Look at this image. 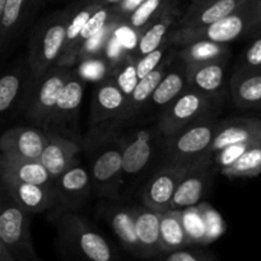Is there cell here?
<instances>
[{
	"label": "cell",
	"mask_w": 261,
	"mask_h": 261,
	"mask_svg": "<svg viewBox=\"0 0 261 261\" xmlns=\"http://www.w3.org/2000/svg\"><path fill=\"white\" fill-rule=\"evenodd\" d=\"M161 135L157 126L137 129L122 139V175L137 176L145 170Z\"/></svg>",
	"instance_id": "30bf717a"
},
{
	"label": "cell",
	"mask_w": 261,
	"mask_h": 261,
	"mask_svg": "<svg viewBox=\"0 0 261 261\" xmlns=\"http://www.w3.org/2000/svg\"><path fill=\"white\" fill-rule=\"evenodd\" d=\"M47 139V132L38 127L17 126L0 137V152L25 160L38 161Z\"/></svg>",
	"instance_id": "5bb4252c"
},
{
	"label": "cell",
	"mask_w": 261,
	"mask_h": 261,
	"mask_svg": "<svg viewBox=\"0 0 261 261\" xmlns=\"http://www.w3.org/2000/svg\"><path fill=\"white\" fill-rule=\"evenodd\" d=\"M30 216L0 182V240L15 261L38 259L31 239Z\"/></svg>",
	"instance_id": "277c9868"
},
{
	"label": "cell",
	"mask_w": 261,
	"mask_h": 261,
	"mask_svg": "<svg viewBox=\"0 0 261 261\" xmlns=\"http://www.w3.org/2000/svg\"><path fill=\"white\" fill-rule=\"evenodd\" d=\"M81 145L70 138L47 132V139L41 153L40 162L55 180L69 167L78 162Z\"/></svg>",
	"instance_id": "9a60e30c"
},
{
	"label": "cell",
	"mask_w": 261,
	"mask_h": 261,
	"mask_svg": "<svg viewBox=\"0 0 261 261\" xmlns=\"http://www.w3.org/2000/svg\"><path fill=\"white\" fill-rule=\"evenodd\" d=\"M55 189L59 203L64 204L68 209L78 206L91 193V175L78 161L55 178Z\"/></svg>",
	"instance_id": "2e32d148"
},
{
	"label": "cell",
	"mask_w": 261,
	"mask_h": 261,
	"mask_svg": "<svg viewBox=\"0 0 261 261\" xmlns=\"http://www.w3.org/2000/svg\"><path fill=\"white\" fill-rule=\"evenodd\" d=\"M93 2L98 3L101 5H107V7H115L116 4H119L121 0H93Z\"/></svg>",
	"instance_id": "7dc6e473"
},
{
	"label": "cell",
	"mask_w": 261,
	"mask_h": 261,
	"mask_svg": "<svg viewBox=\"0 0 261 261\" xmlns=\"http://www.w3.org/2000/svg\"><path fill=\"white\" fill-rule=\"evenodd\" d=\"M175 45L172 41V38H167V41L162 43L160 47H157L155 50L150 51L149 54H145V55L139 56V58H135V68H137V74L138 78H143L147 74H149L153 69L157 68L163 60L168 56V51H171V46Z\"/></svg>",
	"instance_id": "60d3db41"
},
{
	"label": "cell",
	"mask_w": 261,
	"mask_h": 261,
	"mask_svg": "<svg viewBox=\"0 0 261 261\" xmlns=\"http://www.w3.org/2000/svg\"><path fill=\"white\" fill-rule=\"evenodd\" d=\"M4 5H5V0H0V23H2L3 12H4Z\"/></svg>",
	"instance_id": "681fc988"
},
{
	"label": "cell",
	"mask_w": 261,
	"mask_h": 261,
	"mask_svg": "<svg viewBox=\"0 0 261 261\" xmlns=\"http://www.w3.org/2000/svg\"><path fill=\"white\" fill-rule=\"evenodd\" d=\"M101 4L93 2V0H86L82 5H79L75 9L68 12V19H66V31H65V42H64L63 51H61L60 56H59L58 61L55 65L58 66H68L71 68V55L75 48L76 40L83 30L84 24L92 13L97 9Z\"/></svg>",
	"instance_id": "4316f807"
},
{
	"label": "cell",
	"mask_w": 261,
	"mask_h": 261,
	"mask_svg": "<svg viewBox=\"0 0 261 261\" xmlns=\"http://www.w3.org/2000/svg\"><path fill=\"white\" fill-rule=\"evenodd\" d=\"M0 261H15L4 244L0 240Z\"/></svg>",
	"instance_id": "bcb514c9"
},
{
	"label": "cell",
	"mask_w": 261,
	"mask_h": 261,
	"mask_svg": "<svg viewBox=\"0 0 261 261\" xmlns=\"http://www.w3.org/2000/svg\"><path fill=\"white\" fill-rule=\"evenodd\" d=\"M218 122L211 115L198 120L172 137L165 138L168 163L191 166L194 163L213 161L212 142Z\"/></svg>",
	"instance_id": "3957f363"
},
{
	"label": "cell",
	"mask_w": 261,
	"mask_h": 261,
	"mask_svg": "<svg viewBox=\"0 0 261 261\" xmlns=\"http://www.w3.org/2000/svg\"><path fill=\"white\" fill-rule=\"evenodd\" d=\"M25 88L24 71L15 68L0 76V117L10 111L23 96Z\"/></svg>",
	"instance_id": "1f68e13d"
},
{
	"label": "cell",
	"mask_w": 261,
	"mask_h": 261,
	"mask_svg": "<svg viewBox=\"0 0 261 261\" xmlns=\"http://www.w3.org/2000/svg\"><path fill=\"white\" fill-rule=\"evenodd\" d=\"M0 173H4L23 182L55 186V180L41 165L40 161L25 160L15 155L4 154L2 152H0Z\"/></svg>",
	"instance_id": "603a6c76"
},
{
	"label": "cell",
	"mask_w": 261,
	"mask_h": 261,
	"mask_svg": "<svg viewBox=\"0 0 261 261\" xmlns=\"http://www.w3.org/2000/svg\"><path fill=\"white\" fill-rule=\"evenodd\" d=\"M231 96L240 109H261V70L239 69L231 79Z\"/></svg>",
	"instance_id": "d4e9b609"
},
{
	"label": "cell",
	"mask_w": 261,
	"mask_h": 261,
	"mask_svg": "<svg viewBox=\"0 0 261 261\" xmlns=\"http://www.w3.org/2000/svg\"><path fill=\"white\" fill-rule=\"evenodd\" d=\"M33 261H40V260H38V259H36V260H33Z\"/></svg>",
	"instance_id": "f907efd6"
},
{
	"label": "cell",
	"mask_w": 261,
	"mask_h": 261,
	"mask_svg": "<svg viewBox=\"0 0 261 261\" xmlns=\"http://www.w3.org/2000/svg\"><path fill=\"white\" fill-rule=\"evenodd\" d=\"M211 2H216V0H191L190 5H201V4H205V3H211Z\"/></svg>",
	"instance_id": "c3c4849f"
},
{
	"label": "cell",
	"mask_w": 261,
	"mask_h": 261,
	"mask_svg": "<svg viewBox=\"0 0 261 261\" xmlns=\"http://www.w3.org/2000/svg\"><path fill=\"white\" fill-rule=\"evenodd\" d=\"M161 213L147 206L134 208L135 233L140 247V257H155L162 252L160 242Z\"/></svg>",
	"instance_id": "ffe728a7"
},
{
	"label": "cell",
	"mask_w": 261,
	"mask_h": 261,
	"mask_svg": "<svg viewBox=\"0 0 261 261\" xmlns=\"http://www.w3.org/2000/svg\"><path fill=\"white\" fill-rule=\"evenodd\" d=\"M0 182L10 196L30 214L43 213L59 203L55 186L23 182L0 173Z\"/></svg>",
	"instance_id": "7c38bea8"
},
{
	"label": "cell",
	"mask_w": 261,
	"mask_h": 261,
	"mask_svg": "<svg viewBox=\"0 0 261 261\" xmlns=\"http://www.w3.org/2000/svg\"><path fill=\"white\" fill-rule=\"evenodd\" d=\"M239 69L244 70H261V36L252 41L241 59Z\"/></svg>",
	"instance_id": "ee69618b"
},
{
	"label": "cell",
	"mask_w": 261,
	"mask_h": 261,
	"mask_svg": "<svg viewBox=\"0 0 261 261\" xmlns=\"http://www.w3.org/2000/svg\"><path fill=\"white\" fill-rule=\"evenodd\" d=\"M115 17H116V14H115L112 7H107V5H99V7L92 13V15L89 17V19L87 20L83 30L81 31V33H79L78 36L75 48H74V53L73 55H71V66H73L74 64H76V56H78V51L79 48H81V46L83 45L88 38H91L92 36L98 33L105 25L109 24Z\"/></svg>",
	"instance_id": "e575fe53"
},
{
	"label": "cell",
	"mask_w": 261,
	"mask_h": 261,
	"mask_svg": "<svg viewBox=\"0 0 261 261\" xmlns=\"http://www.w3.org/2000/svg\"><path fill=\"white\" fill-rule=\"evenodd\" d=\"M103 217L114 231L125 250L135 256L140 257V247L138 244L134 223V208L125 206H106Z\"/></svg>",
	"instance_id": "484cf974"
},
{
	"label": "cell",
	"mask_w": 261,
	"mask_h": 261,
	"mask_svg": "<svg viewBox=\"0 0 261 261\" xmlns=\"http://www.w3.org/2000/svg\"><path fill=\"white\" fill-rule=\"evenodd\" d=\"M35 3L36 0H5L0 23V48H4L9 43Z\"/></svg>",
	"instance_id": "4dcf8cb0"
},
{
	"label": "cell",
	"mask_w": 261,
	"mask_h": 261,
	"mask_svg": "<svg viewBox=\"0 0 261 261\" xmlns=\"http://www.w3.org/2000/svg\"><path fill=\"white\" fill-rule=\"evenodd\" d=\"M245 0H216L201 5H190L180 20L178 30H199L222 19L240 7Z\"/></svg>",
	"instance_id": "7402d4cb"
},
{
	"label": "cell",
	"mask_w": 261,
	"mask_h": 261,
	"mask_svg": "<svg viewBox=\"0 0 261 261\" xmlns=\"http://www.w3.org/2000/svg\"><path fill=\"white\" fill-rule=\"evenodd\" d=\"M71 71L68 66L53 65L41 78L33 82L25 106V116L31 121L41 127L45 126Z\"/></svg>",
	"instance_id": "ba28073f"
},
{
	"label": "cell",
	"mask_w": 261,
	"mask_h": 261,
	"mask_svg": "<svg viewBox=\"0 0 261 261\" xmlns=\"http://www.w3.org/2000/svg\"><path fill=\"white\" fill-rule=\"evenodd\" d=\"M170 4V0H145L125 18L124 22L139 36V33Z\"/></svg>",
	"instance_id": "836d02e7"
},
{
	"label": "cell",
	"mask_w": 261,
	"mask_h": 261,
	"mask_svg": "<svg viewBox=\"0 0 261 261\" xmlns=\"http://www.w3.org/2000/svg\"><path fill=\"white\" fill-rule=\"evenodd\" d=\"M189 167L190 166L188 165L167 163L165 167L157 171L143 190V205L158 213L167 212L176 186Z\"/></svg>",
	"instance_id": "8fae6325"
},
{
	"label": "cell",
	"mask_w": 261,
	"mask_h": 261,
	"mask_svg": "<svg viewBox=\"0 0 261 261\" xmlns=\"http://www.w3.org/2000/svg\"><path fill=\"white\" fill-rule=\"evenodd\" d=\"M188 87L185 75V65L168 68L165 75L157 84L153 91L148 103L152 105L154 109L163 110L167 105H170L184 89Z\"/></svg>",
	"instance_id": "83f0119b"
},
{
	"label": "cell",
	"mask_w": 261,
	"mask_h": 261,
	"mask_svg": "<svg viewBox=\"0 0 261 261\" xmlns=\"http://www.w3.org/2000/svg\"><path fill=\"white\" fill-rule=\"evenodd\" d=\"M175 55L176 53H172V55H168L157 68L153 69L149 74H147V75L143 76V78H140L139 81H138L135 88L133 89L132 93L127 96L126 103H125L124 109L120 112L119 116L115 119V121H127V120L132 119L134 115H137L138 112L142 111L143 107L149 102L150 96H152L153 91L155 89L157 84L160 83L162 76L165 75L167 69L170 68L171 63H172V59Z\"/></svg>",
	"instance_id": "d6986e66"
},
{
	"label": "cell",
	"mask_w": 261,
	"mask_h": 261,
	"mask_svg": "<svg viewBox=\"0 0 261 261\" xmlns=\"http://www.w3.org/2000/svg\"><path fill=\"white\" fill-rule=\"evenodd\" d=\"M110 78L117 84V87L121 89L122 93L127 98V96L132 93L133 89L137 86L138 81H139L137 68H135L134 54H127L117 65H115L112 68L111 74H110Z\"/></svg>",
	"instance_id": "d590c367"
},
{
	"label": "cell",
	"mask_w": 261,
	"mask_h": 261,
	"mask_svg": "<svg viewBox=\"0 0 261 261\" xmlns=\"http://www.w3.org/2000/svg\"><path fill=\"white\" fill-rule=\"evenodd\" d=\"M198 206L201 212L204 226H205L204 245H209L223 236V233L226 232V223H224V219L222 218L221 214L208 203H199Z\"/></svg>",
	"instance_id": "f35d334b"
},
{
	"label": "cell",
	"mask_w": 261,
	"mask_h": 261,
	"mask_svg": "<svg viewBox=\"0 0 261 261\" xmlns=\"http://www.w3.org/2000/svg\"><path fill=\"white\" fill-rule=\"evenodd\" d=\"M212 99L186 87L170 105L162 110L157 127L161 137H172L198 120L211 115Z\"/></svg>",
	"instance_id": "52a82bcc"
},
{
	"label": "cell",
	"mask_w": 261,
	"mask_h": 261,
	"mask_svg": "<svg viewBox=\"0 0 261 261\" xmlns=\"http://www.w3.org/2000/svg\"><path fill=\"white\" fill-rule=\"evenodd\" d=\"M126 103V96L111 78L99 82L93 96L92 103V122H101L115 120L120 115Z\"/></svg>",
	"instance_id": "44dd1931"
},
{
	"label": "cell",
	"mask_w": 261,
	"mask_h": 261,
	"mask_svg": "<svg viewBox=\"0 0 261 261\" xmlns=\"http://www.w3.org/2000/svg\"><path fill=\"white\" fill-rule=\"evenodd\" d=\"M181 219L189 245H204L205 226L198 205L181 209Z\"/></svg>",
	"instance_id": "74e56055"
},
{
	"label": "cell",
	"mask_w": 261,
	"mask_h": 261,
	"mask_svg": "<svg viewBox=\"0 0 261 261\" xmlns=\"http://www.w3.org/2000/svg\"><path fill=\"white\" fill-rule=\"evenodd\" d=\"M176 18V10L172 4L168 5L157 18L152 20L138 36L137 47H135L134 56H139L149 54L150 51L160 47L172 33V25Z\"/></svg>",
	"instance_id": "cb8c5ba5"
},
{
	"label": "cell",
	"mask_w": 261,
	"mask_h": 261,
	"mask_svg": "<svg viewBox=\"0 0 261 261\" xmlns=\"http://www.w3.org/2000/svg\"><path fill=\"white\" fill-rule=\"evenodd\" d=\"M144 2L145 0H121L119 4L112 7V9H114L115 14H116L117 17H120L122 20H124L130 13L134 12V10Z\"/></svg>",
	"instance_id": "f6af8a7d"
},
{
	"label": "cell",
	"mask_w": 261,
	"mask_h": 261,
	"mask_svg": "<svg viewBox=\"0 0 261 261\" xmlns=\"http://www.w3.org/2000/svg\"><path fill=\"white\" fill-rule=\"evenodd\" d=\"M84 84L86 82L76 74V71H71L70 76L59 94L53 112L42 129L70 138V139H78L75 126L79 107L83 101Z\"/></svg>",
	"instance_id": "9c48e42d"
},
{
	"label": "cell",
	"mask_w": 261,
	"mask_h": 261,
	"mask_svg": "<svg viewBox=\"0 0 261 261\" xmlns=\"http://www.w3.org/2000/svg\"><path fill=\"white\" fill-rule=\"evenodd\" d=\"M226 64L227 60L203 64H184L188 87L213 99L223 88Z\"/></svg>",
	"instance_id": "e0dca14e"
},
{
	"label": "cell",
	"mask_w": 261,
	"mask_h": 261,
	"mask_svg": "<svg viewBox=\"0 0 261 261\" xmlns=\"http://www.w3.org/2000/svg\"><path fill=\"white\" fill-rule=\"evenodd\" d=\"M157 261H216L208 252L199 249H191L190 245L173 251L161 252L157 255Z\"/></svg>",
	"instance_id": "7bdbcfd3"
},
{
	"label": "cell",
	"mask_w": 261,
	"mask_h": 261,
	"mask_svg": "<svg viewBox=\"0 0 261 261\" xmlns=\"http://www.w3.org/2000/svg\"><path fill=\"white\" fill-rule=\"evenodd\" d=\"M78 69L75 71L84 82H102L109 78L112 70L109 63L102 56L83 59L78 61Z\"/></svg>",
	"instance_id": "ab89813d"
},
{
	"label": "cell",
	"mask_w": 261,
	"mask_h": 261,
	"mask_svg": "<svg viewBox=\"0 0 261 261\" xmlns=\"http://www.w3.org/2000/svg\"><path fill=\"white\" fill-rule=\"evenodd\" d=\"M68 12L60 13L46 20L32 36L28 54L31 81L36 82L55 65L65 42Z\"/></svg>",
	"instance_id": "5b68a950"
},
{
	"label": "cell",
	"mask_w": 261,
	"mask_h": 261,
	"mask_svg": "<svg viewBox=\"0 0 261 261\" xmlns=\"http://www.w3.org/2000/svg\"><path fill=\"white\" fill-rule=\"evenodd\" d=\"M212 166L213 161H204L194 163L186 170L178 185L176 186L170 209L181 211L200 203L211 182L213 171Z\"/></svg>",
	"instance_id": "4fadbf2b"
},
{
	"label": "cell",
	"mask_w": 261,
	"mask_h": 261,
	"mask_svg": "<svg viewBox=\"0 0 261 261\" xmlns=\"http://www.w3.org/2000/svg\"><path fill=\"white\" fill-rule=\"evenodd\" d=\"M261 27V0H245L237 9L222 19L199 30H176L171 33L173 43L184 46L195 41L217 43L233 42Z\"/></svg>",
	"instance_id": "6da1fadb"
},
{
	"label": "cell",
	"mask_w": 261,
	"mask_h": 261,
	"mask_svg": "<svg viewBox=\"0 0 261 261\" xmlns=\"http://www.w3.org/2000/svg\"><path fill=\"white\" fill-rule=\"evenodd\" d=\"M120 22H122V19L116 15V17H115L109 24L105 25L98 33H96V35L92 36L91 38H88V40L81 46V48H79L78 56H76V63L83 60V59L98 58V56H102L103 48L105 46H106L107 41H109L110 36H111L112 31L116 28V25L119 24Z\"/></svg>",
	"instance_id": "8d00e7d4"
},
{
	"label": "cell",
	"mask_w": 261,
	"mask_h": 261,
	"mask_svg": "<svg viewBox=\"0 0 261 261\" xmlns=\"http://www.w3.org/2000/svg\"><path fill=\"white\" fill-rule=\"evenodd\" d=\"M92 188L105 196H114L122 177V139L112 132L97 133L88 144Z\"/></svg>",
	"instance_id": "7a4b0ae2"
},
{
	"label": "cell",
	"mask_w": 261,
	"mask_h": 261,
	"mask_svg": "<svg viewBox=\"0 0 261 261\" xmlns=\"http://www.w3.org/2000/svg\"><path fill=\"white\" fill-rule=\"evenodd\" d=\"M160 242L162 252L173 251L188 246L189 242L182 226L181 211L168 209L165 213H161Z\"/></svg>",
	"instance_id": "f546056e"
},
{
	"label": "cell",
	"mask_w": 261,
	"mask_h": 261,
	"mask_svg": "<svg viewBox=\"0 0 261 261\" xmlns=\"http://www.w3.org/2000/svg\"><path fill=\"white\" fill-rule=\"evenodd\" d=\"M242 142L261 143V119L239 117L218 124L211 152L214 154L227 145Z\"/></svg>",
	"instance_id": "ac0fdd59"
},
{
	"label": "cell",
	"mask_w": 261,
	"mask_h": 261,
	"mask_svg": "<svg viewBox=\"0 0 261 261\" xmlns=\"http://www.w3.org/2000/svg\"><path fill=\"white\" fill-rule=\"evenodd\" d=\"M261 145V143L257 142H242V143H234V144L227 145V147L222 148L221 150L216 152L213 154V165L218 168L219 171L226 168L227 166L232 165L240 155L244 154L246 150L250 148Z\"/></svg>",
	"instance_id": "b9f144b4"
},
{
	"label": "cell",
	"mask_w": 261,
	"mask_h": 261,
	"mask_svg": "<svg viewBox=\"0 0 261 261\" xmlns=\"http://www.w3.org/2000/svg\"><path fill=\"white\" fill-rule=\"evenodd\" d=\"M221 173L228 178L256 177L261 175V145L250 148L232 165L221 170Z\"/></svg>",
	"instance_id": "d6a6232c"
},
{
	"label": "cell",
	"mask_w": 261,
	"mask_h": 261,
	"mask_svg": "<svg viewBox=\"0 0 261 261\" xmlns=\"http://www.w3.org/2000/svg\"><path fill=\"white\" fill-rule=\"evenodd\" d=\"M180 60L184 64H203L211 61L228 60L229 46L211 41H195L180 46Z\"/></svg>",
	"instance_id": "f1b7e54d"
},
{
	"label": "cell",
	"mask_w": 261,
	"mask_h": 261,
	"mask_svg": "<svg viewBox=\"0 0 261 261\" xmlns=\"http://www.w3.org/2000/svg\"><path fill=\"white\" fill-rule=\"evenodd\" d=\"M61 237L87 261H119L111 245L83 218L65 212L58 219Z\"/></svg>",
	"instance_id": "8992f818"
}]
</instances>
